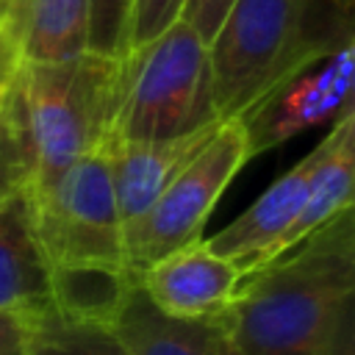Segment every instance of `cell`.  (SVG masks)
I'll return each instance as SVG.
<instances>
[{"label":"cell","instance_id":"cell-1","mask_svg":"<svg viewBox=\"0 0 355 355\" xmlns=\"http://www.w3.org/2000/svg\"><path fill=\"white\" fill-rule=\"evenodd\" d=\"M355 300V214L347 208L305 241L241 277L227 308L236 355H322Z\"/></svg>","mask_w":355,"mask_h":355},{"label":"cell","instance_id":"cell-2","mask_svg":"<svg viewBox=\"0 0 355 355\" xmlns=\"http://www.w3.org/2000/svg\"><path fill=\"white\" fill-rule=\"evenodd\" d=\"M344 44H352L349 0H233L208 42L216 116H244L283 80Z\"/></svg>","mask_w":355,"mask_h":355},{"label":"cell","instance_id":"cell-3","mask_svg":"<svg viewBox=\"0 0 355 355\" xmlns=\"http://www.w3.org/2000/svg\"><path fill=\"white\" fill-rule=\"evenodd\" d=\"M122 58L86 50L67 61L22 64L3 92V108L28 161V189L47 186L78 158L105 147Z\"/></svg>","mask_w":355,"mask_h":355},{"label":"cell","instance_id":"cell-4","mask_svg":"<svg viewBox=\"0 0 355 355\" xmlns=\"http://www.w3.org/2000/svg\"><path fill=\"white\" fill-rule=\"evenodd\" d=\"M216 119L208 44L183 19L125 53L114 139H175Z\"/></svg>","mask_w":355,"mask_h":355},{"label":"cell","instance_id":"cell-5","mask_svg":"<svg viewBox=\"0 0 355 355\" xmlns=\"http://www.w3.org/2000/svg\"><path fill=\"white\" fill-rule=\"evenodd\" d=\"M28 194L50 263H125L122 222L103 150L78 158Z\"/></svg>","mask_w":355,"mask_h":355},{"label":"cell","instance_id":"cell-6","mask_svg":"<svg viewBox=\"0 0 355 355\" xmlns=\"http://www.w3.org/2000/svg\"><path fill=\"white\" fill-rule=\"evenodd\" d=\"M250 158L252 150L244 125L239 119H222L144 216L125 255L128 269L141 272L166 252L202 239L216 200Z\"/></svg>","mask_w":355,"mask_h":355},{"label":"cell","instance_id":"cell-7","mask_svg":"<svg viewBox=\"0 0 355 355\" xmlns=\"http://www.w3.org/2000/svg\"><path fill=\"white\" fill-rule=\"evenodd\" d=\"M352 44H344L333 55L305 67L283 80L266 97H261L239 122L247 130L250 150L258 155L263 147H275L300 130L336 119L352 105Z\"/></svg>","mask_w":355,"mask_h":355},{"label":"cell","instance_id":"cell-8","mask_svg":"<svg viewBox=\"0 0 355 355\" xmlns=\"http://www.w3.org/2000/svg\"><path fill=\"white\" fill-rule=\"evenodd\" d=\"M144 297L172 319L225 316L244 272L205 239H194L136 272Z\"/></svg>","mask_w":355,"mask_h":355},{"label":"cell","instance_id":"cell-9","mask_svg":"<svg viewBox=\"0 0 355 355\" xmlns=\"http://www.w3.org/2000/svg\"><path fill=\"white\" fill-rule=\"evenodd\" d=\"M222 119L175 139H153V141H128L108 136L103 153L111 172V186L116 197V211L122 222L125 255L133 244L144 216L169 186V180L183 169V164L202 147V141L214 133Z\"/></svg>","mask_w":355,"mask_h":355},{"label":"cell","instance_id":"cell-10","mask_svg":"<svg viewBox=\"0 0 355 355\" xmlns=\"http://www.w3.org/2000/svg\"><path fill=\"white\" fill-rule=\"evenodd\" d=\"M319 158H322V141L302 161H297L288 172H283L244 214H239L214 239H205L211 250L230 258L244 275L269 263L277 239L294 222L305 200V191L316 172Z\"/></svg>","mask_w":355,"mask_h":355},{"label":"cell","instance_id":"cell-11","mask_svg":"<svg viewBox=\"0 0 355 355\" xmlns=\"http://www.w3.org/2000/svg\"><path fill=\"white\" fill-rule=\"evenodd\" d=\"M50 266L28 189L0 197V311L19 319L50 311Z\"/></svg>","mask_w":355,"mask_h":355},{"label":"cell","instance_id":"cell-12","mask_svg":"<svg viewBox=\"0 0 355 355\" xmlns=\"http://www.w3.org/2000/svg\"><path fill=\"white\" fill-rule=\"evenodd\" d=\"M352 189H355V111L349 105L333 119L330 133L322 139V158L308 183L305 200L294 222L277 239L269 261L288 252L311 233H316L322 225L352 208Z\"/></svg>","mask_w":355,"mask_h":355},{"label":"cell","instance_id":"cell-13","mask_svg":"<svg viewBox=\"0 0 355 355\" xmlns=\"http://www.w3.org/2000/svg\"><path fill=\"white\" fill-rule=\"evenodd\" d=\"M125 355H219L227 341V313L216 319L164 316L141 291L139 277L111 322Z\"/></svg>","mask_w":355,"mask_h":355},{"label":"cell","instance_id":"cell-14","mask_svg":"<svg viewBox=\"0 0 355 355\" xmlns=\"http://www.w3.org/2000/svg\"><path fill=\"white\" fill-rule=\"evenodd\" d=\"M133 283L136 272L125 263H53L50 305L69 322L111 327Z\"/></svg>","mask_w":355,"mask_h":355},{"label":"cell","instance_id":"cell-15","mask_svg":"<svg viewBox=\"0 0 355 355\" xmlns=\"http://www.w3.org/2000/svg\"><path fill=\"white\" fill-rule=\"evenodd\" d=\"M25 61H67L89 50V0H11Z\"/></svg>","mask_w":355,"mask_h":355},{"label":"cell","instance_id":"cell-16","mask_svg":"<svg viewBox=\"0 0 355 355\" xmlns=\"http://www.w3.org/2000/svg\"><path fill=\"white\" fill-rule=\"evenodd\" d=\"M25 322V355H125L111 327L58 316L53 308Z\"/></svg>","mask_w":355,"mask_h":355},{"label":"cell","instance_id":"cell-17","mask_svg":"<svg viewBox=\"0 0 355 355\" xmlns=\"http://www.w3.org/2000/svg\"><path fill=\"white\" fill-rule=\"evenodd\" d=\"M130 11L133 0H89V53L122 58L130 42Z\"/></svg>","mask_w":355,"mask_h":355},{"label":"cell","instance_id":"cell-18","mask_svg":"<svg viewBox=\"0 0 355 355\" xmlns=\"http://www.w3.org/2000/svg\"><path fill=\"white\" fill-rule=\"evenodd\" d=\"M183 0H133L130 11V42L128 50L153 42L161 31L180 19Z\"/></svg>","mask_w":355,"mask_h":355},{"label":"cell","instance_id":"cell-19","mask_svg":"<svg viewBox=\"0 0 355 355\" xmlns=\"http://www.w3.org/2000/svg\"><path fill=\"white\" fill-rule=\"evenodd\" d=\"M3 100V94H0ZM28 186V161L22 153V144L6 116V108L0 111V197Z\"/></svg>","mask_w":355,"mask_h":355},{"label":"cell","instance_id":"cell-20","mask_svg":"<svg viewBox=\"0 0 355 355\" xmlns=\"http://www.w3.org/2000/svg\"><path fill=\"white\" fill-rule=\"evenodd\" d=\"M22 64H25V55H22V42L14 22L11 0H0V94L14 83Z\"/></svg>","mask_w":355,"mask_h":355},{"label":"cell","instance_id":"cell-21","mask_svg":"<svg viewBox=\"0 0 355 355\" xmlns=\"http://www.w3.org/2000/svg\"><path fill=\"white\" fill-rule=\"evenodd\" d=\"M230 6H233V0H183L180 19L208 44Z\"/></svg>","mask_w":355,"mask_h":355},{"label":"cell","instance_id":"cell-22","mask_svg":"<svg viewBox=\"0 0 355 355\" xmlns=\"http://www.w3.org/2000/svg\"><path fill=\"white\" fill-rule=\"evenodd\" d=\"M322 355H355V300L338 313Z\"/></svg>","mask_w":355,"mask_h":355},{"label":"cell","instance_id":"cell-23","mask_svg":"<svg viewBox=\"0 0 355 355\" xmlns=\"http://www.w3.org/2000/svg\"><path fill=\"white\" fill-rule=\"evenodd\" d=\"M0 355H25V322L0 311Z\"/></svg>","mask_w":355,"mask_h":355},{"label":"cell","instance_id":"cell-24","mask_svg":"<svg viewBox=\"0 0 355 355\" xmlns=\"http://www.w3.org/2000/svg\"><path fill=\"white\" fill-rule=\"evenodd\" d=\"M219 355H236V352H233V347L225 341V344H222V349H219Z\"/></svg>","mask_w":355,"mask_h":355},{"label":"cell","instance_id":"cell-25","mask_svg":"<svg viewBox=\"0 0 355 355\" xmlns=\"http://www.w3.org/2000/svg\"><path fill=\"white\" fill-rule=\"evenodd\" d=\"M0 111H3V100H0Z\"/></svg>","mask_w":355,"mask_h":355}]
</instances>
